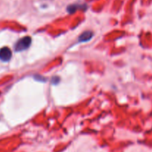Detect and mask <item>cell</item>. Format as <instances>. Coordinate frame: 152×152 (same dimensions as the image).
<instances>
[{"label": "cell", "mask_w": 152, "mask_h": 152, "mask_svg": "<svg viewBox=\"0 0 152 152\" xmlns=\"http://www.w3.org/2000/svg\"><path fill=\"white\" fill-rule=\"evenodd\" d=\"M31 44V38L30 37H24L19 39L15 44V51L17 52H22L30 47Z\"/></svg>", "instance_id": "6da1fadb"}, {"label": "cell", "mask_w": 152, "mask_h": 152, "mask_svg": "<svg viewBox=\"0 0 152 152\" xmlns=\"http://www.w3.org/2000/svg\"><path fill=\"white\" fill-rule=\"evenodd\" d=\"M12 57V52L8 47H2L0 49V60L4 62H7Z\"/></svg>", "instance_id": "7a4b0ae2"}, {"label": "cell", "mask_w": 152, "mask_h": 152, "mask_svg": "<svg viewBox=\"0 0 152 152\" xmlns=\"http://www.w3.org/2000/svg\"><path fill=\"white\" fill-rule=\"evenodd\" d=\"M93 37V32L91 31H84L81 35L79 37V42H87L90 40Z\"/></svg>", "instance_id": "3957f363"}]
</instances>
